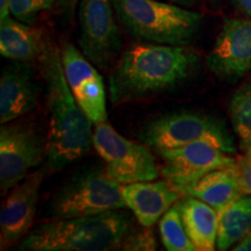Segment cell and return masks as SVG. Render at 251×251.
I'll return each mask as SVG.
<instances>
[{"mask_svg": "<svg viewBox=\"0 0 251 251\" xmlns=\"http://www.w3.org/2000/svg\"><path fill=\"white\" fill-rule=\"evenodd\" d=\"M46 177V169H39L19 183L2 203L0 211V246L1 250L14 246L26 237L33 226L40 188Z\"/></svg>", "mask_w": 251, "mask_h": 251, "instance_id": "13", "label": "cell"}, {"mask_svg": "<svg viewBox=\"0 0 251 251\" xmlns=\"http://www.w3.org/2000/svg\"><path fill=\"white\" fill-rule=\"evenodd\" d=\"M220 79L235 83L251 70V19H228L206 58Z\"/></svg>", "mask_w": 251, "mask_h": 251, "instance_id": "11", "label": "cell"}, {"mask_svg": "<svg viewBox=\"0 0 251 251\" xmlns=\"http://www.w3.org/2000/svg\"><path fill=\"white\" fill-rule=\"evenodd\" d=\"M78 23L80 51L98 70L111 71L122 49L112 0H80Z\"/></svg>", "mask_w": 251, "mask_h": 251, "instance_id": "8", "label": "cell"}, {"mask_svg": "<svg viewBox=\"0 0 251 251\" xmlns=\"http://www.w3.org/2000/svg\"><path fill=\"white\" fill-rule=\"evenodd\" d=\"M92 141L93 148L105 162V171L119 184L158 178V165L149 147L126 139L107 121L94 125Z\"/></svg>", "mask_w": 251, "mask_h": 251, "instance_id": "7", "label": "cell"}, {"mask_svg": "<svg viewBox=\"0 0 251 251\" xmlns=\"http://www.w3.org/2000/svg\"><path fill=\"white\" fill-rule=\"evenodd\" d=\"M42 30L15 18L0 20V54L12 61L33 63L39 61L47 46Z\"/></svg>", "mask_w": 251, "mask_h": 251, "instance_id": "16", "label": "cell"}, {"mask_svg": "<svg viewBox=\"0 0 251 251\" xmlns=\"http://www.w3.org/2000/svg\"><path fill=\"white\" fill-rule=\"evenodd\" d=\"M40 87L30 63L17 62L2 69L0 77V124L18 120L39 101Z\"/></svg>", "mask_w": 251, "mask_h": 251, "instance_id": "14", "label": "cell"}, {"mask_svg": "<svg viewBox=\"0 0 251 251\" xmlns=\"http://www.w3.org/2000/svg\"><path fill=\"white\" fill-rule=\"evenodd\" d=\"M233 5L243 14L251 17V0H230Z\"/></svg>", "mask_w": 251, "mask_h": 251, "instance_id": "26", "label": "cell"}, {"mask_svg": "<svg viewBox=\"0 0 251 251\" xmlns=\"http://www.w3.org/2000/svg\"><path fill=\"white\" fill-rule=\"evenodd\" d=\"M126 208L121 184L107 172L90 169L69 180L52 198L50 215L52 220L80 218Z\"/></svg>", "mask_w": 251, "mask_h": 251, "instance_id": "6", "label": "cell"}, {"mask_svg": "<svg viewBox=\"0 0 251 251\" xmlns=\"http://www.w3.org/2000/svg\"><path fill=\"white\" fill-rule=\"evenodd\" d=\"M126 208L143 227H152L183 196L170 181H137L121 185Z\"/></svg>", "mask_w": 251, "mask_h": 251, "instance_id": "15", "label": "cell"}, {"mask_svg": "<svg viewBox=\"0 0 251 251\" xmlns=\"http://www.w3.org/2000/svg\"><path fill=\"white\" fill-rule=\"evenodd\" d=\"M169 1L172 2V4L181 6V7L191 8V7H194V6L198 4L199 0H169Z\"/></svg>", "mask_w": 251, "mask_h": 251, "instance_id": "27", "label": "cell"}, {"mask_svg": "<svg viewBox=\"0 0 251 251\" xmlns=\"http://www.w3.org/2000/svg\"><path fill=\"white\" fill-rule=\"evenodd\" d=\"M229 117L241 148L251 146V80L235 91L229 102Z\"/></svg>", "mask_w": 251, "mask_h": 251, "instance_id": "20", "label": "cell"}, {"mask_svg": "<svg viewBox=\"0 0 251 251\" xmlns=\"http://www.w3.org/2000/svg\"><path fill=\"white\" fill-rule=\"evenodd\" d=\"M175 205L180 213L185 230L197 250H214L218 240L219 213L208 203L186 194H183Z\"/></svg>", "mask_w": 251, "mask_h": 251, "instance_id": "17", "label": "cell"}, {"mask_svg": "<svg viewBox=\"0 0 251 251\" xmlns=\"http://www.w3.org/2000/svg\"><path fill=\"white\" fill-rule=\"evenodd\" d=\"M198 56L187 47L139 43L124 51L108 76L113 105L170 92L193 76Z\"/></svg>", "mask_w": 251, "mask_h": 251, "instance_id": "1", "label": "cell"}, {"mask_svg": "<svg viewBox=\"0 0 251 251\" xmlns=\"http://www.w3.org/2000/svg\"><path fill=\"white\" fill-rule=\"evenodd\" d=\"M234 251H251V230L236 243Z\"/></svg>", "mask_w": 251, "mask_h": 251, "instance_id": "25", "label": "cell"}, {"mask_svg": "<svg viewBox=\"0 0 251 251\" xmlns=\"http://www.w3.org/2000/svg\"><path fill=\"white\" fill-rule=\"evenodd\" d=\"M139 139L156 151L207 142L229 155L236 152L233 136L224 122L196 112H176L153 119L141 129Z\"/></svg>", "mask_w": 251, "mask_h": 251, "instance_id": "5", "label": "cell"}, {"mask_svg": "<svg viewBox=\"0 0 251 251\" xmlns=\"http://www.w3.org/2000/svg\"><path fill=\"white\" fill-rule=\"evenodd\" d=\"M164 161L161 174L174 186H185L218 169L234 166L236 158L207 142L157 151Z\"/></svg>", "mask_w": 251, "mask_h": 251, "instance_id": "10", "label": "cell"}, {"mask_svg": "<svg viewBox=\"0 0 251 251\" xmlns=\"http://www.w3.org/2000/svg\"><path fill=\"white\" fill-rule=\"evenodd\" d=\"M9 14V0H0V20L7 18Z\"/></svg>", "mask_w": 251, "mask_h": 251, "instance_id": "28", "label": "cell"}, {"mask_svg": "<svg viewBox=\"0 0 251 251\" xmlns=\"http://www.w3.org/2000/svg\"><path fill=\"white\" fill-rule=\"evenodd\" d=\"M120 250L126 251H152L157 249V241L151 227L140 229L131 228L122 240Z\"/></svg>", "mask_w": 251, "mask_h": 251, "instance_id": "23", "label": "cell"}, {"mask_svg": "<svg viewBox=\"0 0 251 251\" xmlns=\"http://www.w3.org/2000/svg\"><path fill=\"white\" fill-rule=\"evenodd\" d=\"M59 1H61L64 6H71L74 5L75 2H77L78 0H59Z\"/></svg>", "mask_w": 251, "mask_h": 251, "instance_id": "29", "label": "cell"}, {"mask_svg": "<svg viewBox=\"0 0 251 251\" xmlns=\"http://www.w3.org/2000/svg\"><path fill=\"white\" fill-rule=\"evenodd\" d=\"M251 230V196L243 194L219 212V250H228Z\"/></svg>", "mask_w": 251, "mask_h": 251, "instance_id": "19", "label": "cell"}, {"mask_svg": "<svg viewBox=\"0 0 251 251\" xmlns=\"http://www.w3.org/2000/svg\"><path fill=\"white\" fill-rule=\"evenodd\" d=\"M56 0H9V14L19 21L33 25L41 12L48 11Z\"/></svg>", "mask_w": 251, "mask_h": 251, "instance_id": "22", "label": "cell"}, {"mask_svg": "<svg viewBox=\"0 0 251 251\" xmlns=\"http://www.w3.org/2000/svg\"><path fill=\"white\" fill-rule=\"evenodd\" d=\"M126 33L156 45L187 47L201 26V15L157 0H112Z\"/></svg>", "mask_w": 251, "mask_h": 251, "instance_id": "4", "label": "cell"}, {"mask_svg": "<svg viewBox=\"0 0 251 251\" xmlns=\"http://www.w3.org/2000/svg\"><path fill=\"white\" fill-rule=\"evenodd\" d=\"M161 240L168 251H196L181 221L180 213L174 205L159 220Z\"/></svg>", "mask_w": 251, "mask_h": 251, "instance_id": "21", "label": "cell"}, {"mask_svg": "<svg viewBox=\"0 0 251 251\" xmlns=\"http://www.w3.org/2000/svg\"><path fill=\"white\" fill-rule=\"evenodd\" d=\"M39 62L49 114L47 163L50 170L58 171L90 151L94 124L78 105L68 85L61 50L47 43Z\"/></svg>", "mask_w": 251, "mask_h": 251, "instance_id": "2", "label": "cell"}, {"mask_svg": "<svg viewBox=\"0 0 251 251\" xmlns=\"http://www.w3.org/2000/svg\"><path fill=\"white\" fill-rule=\"evenodd\" d=\"M181 194H186L208 203L216 212L243 196L233 166L218 169L203 176L199 180L185 186H175Z\"/></svg>", "mask_w": 251, "mask_h": 251, "instance_id": "18", "label": "cell"}, {"mask_svg": "<svg viewBox=\"0 0 251 251\" xmlns=\"http://www.w3.org/2000/svg\"><path fill=\"white\" fill-rule=\"evenodd\" d=\"M133 220L122 209L98 215L52 220L31 230L19 250L106 251L120 248Z\"/></svg>", "mask_w": 251, "mask_h": 251, "instance_id": "3", "label": "cell"}, {"mask_svg": "<svg viewBox=\"0 0 251 251\" xmlns=\"http://www.w3.org/2000/svg\"><path fill=\"white\" fill-rule=\"evenodd\" d=\"M243 153L236 158L233 166L243 194L251 196V146L243 147Z\"/></svg>", "mask_w": 251, "mask_h": 251, "instance_id": "24", "label": "cell"}, {"mask_svg": "<svg viewBox=\"0 0 251 251\" xmlns=\"http://www.w3.org/2000/svg\"><path fill=\"white\" fill-rule=\"evenodd\" d=\"M47 157V140L27 122H7L0 128V191L7 193Z\"/></svg>", "mask_w": 251, "mask_h": 251, "instance_id": "9", "label": "cell"}, {"mask_svg": "<svg viewBox=\"0 0 251 251\" xmlns=\"http://www.w3.org/2000/svg\"><path fill=\"white\" fill-rule=\"evenodd\" d=\"M65 78L78 105L94 125L107 121L105 83L98 69L72 43L61 49Z\"/></svg>", "mask_w": 251, "mask_h": 251, "instance_id": "12", "label": "cell"}]
</instances>
